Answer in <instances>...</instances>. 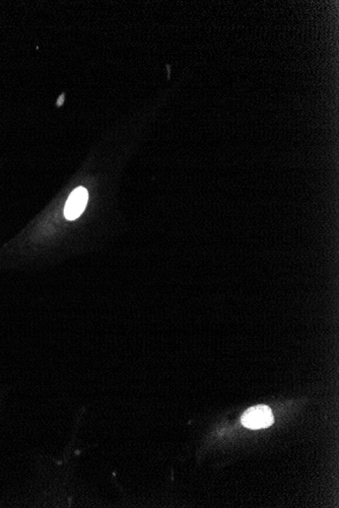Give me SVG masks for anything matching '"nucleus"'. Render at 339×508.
<instances>
[{"label":"nucleus","mask_w":339,"mask_h":508,"mask_svg":"<svg viewBox=\"0 0 339 508\" xmlns=\"http://www.w3.org/2000/svg\"><path fill=\"white\" fill-rule=\"evenodd\" d=\"M88 191L84 187H79L73 190L65 204L64 214L68 221H75L81 216L88 203Z\"/></svg>","instance_id":"nucleus-2"},{"label":"nucleus","mask_w":339,"mask_h":508,"mask_svg":"<svg viewBox=\"0 0 339 508\" xmlns=\"http://www.w3.org/2000/svg\"><path fill=\"white\" fill-rule=\"evenodd\" d=\"M274 415L269 407L258 405L252 407L245 412L242 416V424L249 429H261L269 427L274 423Z\"/></svg>","instance_id":"nucleus-1"}]
</instances>
